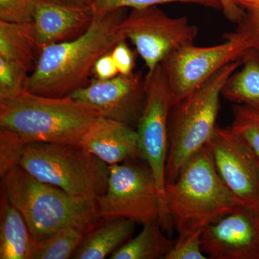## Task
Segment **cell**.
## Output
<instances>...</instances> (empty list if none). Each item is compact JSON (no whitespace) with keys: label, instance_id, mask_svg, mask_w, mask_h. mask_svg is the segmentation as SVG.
Listing matches in <instances>:
<instances>
[{"label":"cell","instance_id":"4","mask_svg":"<svg viewBox=\"0 0 259 259\" xmlns=\"http://www.w3.org/2000/svg\"><path fill=\"white\" fill-rule=\"evenodd\" d=\"M165 200L172 226L179 234L202 231L242 204L221 180L206 146L176 180L166 182Z\"/></svg>","mask_w":259,"mask_h":259},{"label":"cell","instance_id":"2","mask_svg":"<svg viewBox=\"0 0 259 259\" xmlns=\"http://www.w3.org/2000/svg\"><path fill=\"white\" fill-rule=\"evenodd\" d=\"M1 179L2 192L21 213L37 243L65 227L90 231L102 221L97 202L75 197L37 180L23 167H15Z\"/></svg>","mask_w":259,"mask_h":259},{"label":"cell","instance_id":"13","mask_svg":"<svg viewBox=\"0 0 259 259\" xmlns=\"http://www.w3.org/2000/svg\"><path fill=\"white\" fill-rule=\"evenodd\" d=\"M202 251L212 259H259V208L238 206L207 225Z\"/></svg>","mask_w":259,"mask_h":259},{"label":"cell","instance_id":"25","mask_svg":"<svg viewBox=\"0 0 259 259\" xmlns=\"http://www.w3.org/2000/svg\"><path fill=\"white\" fill-rule=\"evenodd\" d=\"M171 3H192L221 10L218 0H91L95 13H107L122 8L136 9Z\"/></svg>","mask_w":259,"mask_h":259},{"label":"cell","instance_id":"3","mask_svg":"<svg viewBox=\"0 0 259 259\" xmlns=\"http://www.w3.org/2000/svg\"><path fill=\"white\" fill-rule=\"evenodd\" d=\"M98 112L71 97H53L27 92L0 102V127L16 133L28 144L79 145Z\"/></svg>","mask_w":259,"mask_h":259},{"label":"cell","instance_id":"17","mask_svg":"<svg viewBox=\"0 0 259 259\" xmlns=\"http://www.w3.org/2000/svg\"><path fill=\"white\" fill-rule=\"evenodd\" d=\"M36 243L21 213L1 191L0 258L34 259Z\"/></svg>","mask_w":259,"mask_h":259},{"label":"cell","instance_id":"28","mask_svg":"<svg viewBox=\"0 0 259 259\" xmlns=\"http://www.w3.org/2000/svg\"><path fill=\"white\" fill-rule=\"evenodd\" d=\"M236 33L243 37L250 48L259 52V8L245 10V15L237 24Z\"/></svg>","mask_w":259,"mask_h":259},{"label":"cell","instance_id":"21","mask_svg":"<svg viewBox=\"0 0 259 259\" xmlns=\"http://www.w3.org/2000/svg\"><path fill=\"white\" fill-rule=\"evenodd\" d=\"M88 231L77 226H69L36 243L34 259L72 258Z\"/></svg>","mask_w":259,"mask_h":259},{"label":"cell","instance_id":"16","mask_svg":"<svg viewBox=\"0 0 259 259\" xmlns=\"http://www.w3.org/2000/svg\"><path fill=\"white\" fill-rule=\"evenodd\" d=\"M136 225V222L126 218L102 219L87 233L72 258L103 259L110 256L131 239Z\"/></svg>","mask_w":259,"mask_h":259},{"label":"cell","instance_id":"22","mask_svg":"<svg viewBox=\"0 0 259 259\" xmlns=\"http://www.w3.org/2000/svg\"><path fill=\"white\" fill-rule=\"evenodd\" d=\"M29 76L30 74L20 64L0 58V102L26 93Z\"/></svg>","mask_w":259,"mask_h":259},{"label":"cell","instance_id":"32","mask_svg":"<svg viewBox=\"0 0 259 259\" xmlns=\"http://www.w3.org/2000/svg\"><path fill=\"white\" fill-rule=\"evenodd\" d=\"M234 1L238 6L244 10L248 8H259V0H234Z\"/></svg>","mask_w":259,"mask_h":259},{"label":"cell","instance_id":"11","mask_svg":"<svg viewBox=\"0 0 259 259\" xmlns=\"http://www.w3.org/2000/svg\"><path fill=\"white\" fill-rule=\"evenodd\" d=\"M216 171L243 205L259 208V162L231 127H216L206 144Z\"/></svg>","mask_w":259,"mask_h":259},{"label":"cell","instance_id":"10","mask_svg":"<svg viewBox=\"0 0 259 259\" xmlns=\"http://www.w3.org/2000/svg\"><path fill=\"white\" fill-rule=\"evenodd\" d=\"M146 99L137 123L142 159L146 161L156 180L162 202L165 200L166 164L168 146V117L171 97L166 75L161 64L145 76ZM169 216V215H168Z\"/></svg>","mask_w":259,"mask_h":259},{"label":"cell","instance_id":"5","mask_svg":"<svg viewBox=\"0 0 259 259\" xmlns=\"http://www.w3.org/2000/svg\"><path fill=\"white\" fill-rule=\"evenodd\" d=\"M241 64L240 59L227 64L198 90L171 107L168 117L166 182L176 180L187 163L212 137L217 127L223 87Z\"/></svg>","mask_w":259,"mask_h":259},{"label":"cell","instance_id":"6","mask_svg":"<svg viewBox=\"0 0 259 259\" xmlns=\"http://www.w3.org/2000/svg\"><path fill=\"white\" fill-rule=\"evenodd\" d=\"M20 166L37 180L92 202L105 194L110 175L108 165L75 144H26Z\"/></svg>","mask_w":259,"mask_h":259},{"label":"cell","instance_id":"7","mask_svg":"<svg viewBox=\"0 0 259 259\" xmlns=\"http://www.w3.org/2000/svg\"><path fill=\"white\" fill-rule=\"evenodd\" d=\"M133 161L109 166L107 190L97 201L100 217L126 218L142 225L158 220L163 231H169L173 226L152 171L148 165Z\"/></svg>","mask_w":259,"mask_h":259},{"label":"cell","instance_id":"18","mask_svg":"<svg viewBox=\"0 0 259 259\" xmlns=\"http://www.w3.org/2000/svg\"><path fill=\"white\" fill-rule=\"evenodd\" d=\"M42 48L33 23H13L0 20V58L14 61L31 74Z\"/></svg>","mask_w":259,"mask_h":259},{"label":"cell","instance_id":"24","mask_svg":"<svg viewBox=\"0 0 259 259\" xmlns=\"http://www.w3.org/2000/svg\"><path fill=\"white\" fill-rule=\"evenodd\" d=\"M26 144L16 133L0 127V177L20 166Z\"/></svg>","mask_w":259,"mask_h":259},{"label":"cell","instance_id":"15","mask_svg":"<svg viewBox=\"0 0 259 259\" xmlns=\"http://www.w3.org/2000/svg\"><path fill=\"white\" fill-rule=\"evenodd\" d=\"M79 145L108 166L142 158L137 130L105 117L95 120Z\"/></svg>","mask_w":259,"mask_h":259},{"label":"cell","instance_id":"19","mask_svg":"<svg viewBox=\"0 0 259 259\" xmlns=\"http://www.w3.org/2000/svg\"><path fill=\"white\" fill-rule=\"evenodd\" d=\"M242 64L228 78L222 96L234 105L259 112V52L248 49L241 57Z\"/></svg>","mask_w":259,"mask_h":259},{"label":"cell","instance_id":"29","mask_svg":"<svg viewBox=\"0 0 259 259\" xmlns=\"http://www.w3.org/2000/svg\"><path fill=\"white\" fill-rule=\"evenodd\" d=\"M127 40L119 42L111 51L119 74L127 75L134 72L136 66V56L127 45Z\"/></svg>","mask_w":259,"mask_h":259},{"label":"cell","instance_id":"9","mask_svg":"<svg viewBox=\"0 0 259 259\" xmlns=\"http://www.w3.org/2000/svg\"><path fill=\"white\" fill-rule=\"evenodd\" d=\"M126 40L134 44L148 71L179 49L194 44L199 30L186 16L172 18L157 6L136 8L121 24Z\"/></svg>","mask_w":259,"mask_h":259},{"label":"cell","instance_id":"23","mask_svg":"<svg viewBox=\"0 0 259 259\" xmlns=\"http://www.w3.org/2000/svg\"><path fill=\"white\" fill-rule=\"evenodd\" d=\"M233 115L231 128L241 136L259 162V112L234 105Z\"/></svg>","mask_w":259,"mask_h":259},{"label":"cell","instance_id":"27","mask_svg":"<svg viewBox=\"0 0 259 259\" xmlns=\"http://www.w3.org/2000/svg\"><path fill=\"white\" fill-rule=\"evenodd\" d=\"M33 0H0V20L13 23L32 22Z\"/></svg>","mask_w":259,"mask_h":259},{"label":"cell","instance_id":"14","mask_svg":"<svg viewBox=\"0 0 259 259\" xmlns=\"http://www.w3.org/2000/svg\"><path fill=\"white\" fill-rule=\"evenodd\" d=\"M32 23L42 49L69 41L84 33L95 17L91 2L33 0Z\"/></svg>","mask_w":259,"mask_h":259},{"label":"cell","instance_id":"26","mask_svg":"<svg viewBox=\"0 0 259 259\" xmlns=\"http://www.w3.org/2000/svg\"><path fill=\"white\" fill-rule=\"evenodd\" d=\"M202 231L180 233L173 248L165 259H207L202 251L201 243Z\"/></svg>","mask_w":259,"mask_h":259},{"label":"cell","instance_id":"8","mask_svg":"<svg viewBox=\"0 0 259 259\" xmlns=\"http://www.w3.org/2000/svg\"><path fill=\"white\" fill-rule=\"evenodd\" d=\"M226 41L208 47L187 46L172 53L161 63L172 106L198 90L227 64L241 59L250 49L235 32L224 35Z\"/></svg>","mask_w":259,"mask_h":259},{"label":"cell","instance_id":"20","mask_svg":"<svg viewBox=\"0 0 259 259\" xmlns=\"http://www.w3.org/2000/svg\"><path fill=\"white\" fill-rule=\"evenodd\" d=\"M143 226L142 231L114 252L110 258L165 259L175 241L167 238L158 220Z\"/></svg>","mask_w":259,"mask_h":259},{"label":"cell","instance_id":"30","mask_svg":"<svg viewBox=\"0 0 259 259\" xmlns=\"http://www.w3.org/2000/svg\"><path fill=\"white\" fill-rule=\"evenodd\" d=\"M93 74L96 79L100 80L112 79L119 74L111 52L104 54L97 61Z\"/></svg>","mask_w":259,"mask_h":259},{"label":"cell","instance_id":"33","mask_svg":"<svg viewBox=\"0 0 259 259\" xmlns=\"http://www.w3.org/2000/svg\"><path fill=\"white\" fill-rule=\"evenodd\" d=\"M64 1L77 2V3H90L91 0H64Z\"/></svg>","mask_w":259,"mask_h":259},{"label":"cell","instance_id":"12","mask_svg":"<svg viewBox=\"0 0 259 259\" xmlns=\"http://www.w3.org/2000/svg\"><path fill=\"white\" fill-rule=\"evenodd\" d=\"M69 97L98 112L100 117L127 125L138 123L146 99V81L141 72L90 80Z\"/></svg>","mask_w":259,"mask_h":259},{"label":"cell","instance_id":"31","mask_svg":"<svg viewBox=\"0 0 259 259\" xmlns=\"http://www.w3.org/2000/svg\"><path fill=\"white\" fill-rule=\"evenodd\" d=\"M221 10L227 20L231 23L238 24L245 15V10L238 6L234 0H218Z\"/></svg>","mask_w":259,"mask_h":259},{"label":"cell","instance_id":"1","mask_svg":"<svg viewBox=\"0 0 259 259\" xmlns=\"http://www.w3.org/2000/svg\"><path fill=\"white\" fill-rule=\"evenodd\" d=\"M126 15L125 8L95 13L93 23L82 35L44 47L29 76L28 93L64 97L88 85L97 61L125 40L121 24Z\"/></svg>","mask_w":259,"mask_h":259}]
</instances>
